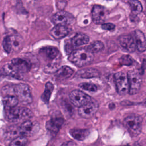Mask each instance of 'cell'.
<instances>
[{
    "instance_id": "6da1fadb",
    "label": "cell",
    "mask_w": 146,
    "mask_h": 146,
    "mask_svg": "<svg viewBox=\"0 0 146 146\" xmlns=\"http://www.w3.org/2000/svg\"><path fill=\"white\" fill-rule=\"evenodd\" d=\"M5 116L6 119L10 122H24L32 117L33 113L26 107H15L10 109H5Z\"/></svg>"
},
{
    "instance_id": "7a4b0ae2",
    "label": "cell",
    "mask_w": 146,
    "mask_h": 146,
    "mask_svg": "<svg viewBox=\"0 0 146 146\" xmlns=\"http://www.w3.org/2000/svg\"><path fill=\"white\" fill-rule=\"evenodd\" d=\"M94 54L84 48L74 50L69 54L68 60L75 66L82 67L89 64L94 60Z\"/></svg>"
},
{
    "instance_id": "3957f363",
    "label": "cell",
    "mask_w": 146,
    "mask_h": 146,
    "mask_svg": "<svg viewBox=\"0 0 146 146\" xmlns=\"http://www.w3.org/2000/svg\"><path fill=\"white\" fill-rule=\"evenodd\" d=\"M142 122V117L139 115H132L124 119L123 124L132 136H136L139 135L141 132Z\"/></svg>"
},
{
    "instance_id": "277c9868",
    "label": "cell",
    "mask_w": 146,
    "mask_h": 146,
    "mask_svg": "<svg viewBox=\"0 0 146 146\" xmlns=\"http://www.w3.org/2000/svg\"><path fill=\"white\" fill-rule=\"evenodd\" d=\"M14 92L18 101L23 104H30L33 101V96L30 87L25 83H19L15 86Z\"/></svg>"
},
{
    "instance_id": "5b68a950",
    "label": "cell",
    "mask_w": 146,
    "mask_h": 146,
    "mask_svg": "<svg viewBox=\"0 0 146 146\" xmlns=\"http://www.w3.org/2000/svg\"><path fill=\"white\" fill-rule=\"evenodd\" d=\"M89 41L88 36L85 34L79 33L74 37L67 40L65 44V50L67 54H70L74 48L86 44Z\"/></svg>"
},
{
    "instance_id": "8992f818",
    "label": "cell",
    "mask_w": 146,
    "mask_h": 146,
    "mask_svg": "<svg viewBox=\"0 0 146 146\" xmlns=\"http://www.w3.org/2000/svg\"><path fill=\"white\" fill-rule=\"evenodd\" d=\"M128 80V93L130 95H134L137 94L140 89L142 78L139 72L136 71L131 70L127 74Z\"/></svg>"
},
{
    "instance_id": "52a82bcc",
    "label": "cell",
    "mask_w": 146,
    "mask_h": 146,
    "mask_svg": "<svg viewBox=\"0 0 146 146\" xmlns=\"http://www.w3.org/2000/svg\"><path fill=\"white\" fill-rule=\"evenodd\" d=\"M114 79L117 92L120 95H124L128 92L129 85L126 73L121 71L115 73Z\"/></svg>"
},
{
    "instance_id": "ba28073f",
    "label": "cell",
    "mask_w": 146,
    "mask_h": 146,
    "mask_svg": "<svg viewBox=\"0 0 146 146\" xmlns=\"http://www.w3.org/2000/svg\"><path fill=\"white\" fill-rule=\"evenodd\" d=\"M75 18L70 13L60 10L56 13L51 18L52 22L55 26H66L74 23Z\"/></svg>"
},
{
    "instance_id": "9c48e42d",
    "label": "cell",
    "mask_w": 146,
    "mask_h": 146,
    "mask_svg": "<svg viewBox=\"0 0 146 146\" xmlns=\"http://www.w3.org/2000/svg\"><path fill=\"white\" fill-rule=\"evenodd\" d=\"M98 108L99 104L98 102L95 100L91 99L90 102L79 107L78 113L83 118L90 119L96 113Z\"/></svg>"
},
{
    "instance_id": "30bf717a",
    "label": "cell",
    "mask_w": 146,
    "mask_h": 146,
    "mask_svg": "<svg viewBox=\"0 0 146 146\" xmlns=\"http://www.w3.org/2000/svg\"><path fill=\"white\" fill-rule=\"evenodd\" d=\"M69 98L72 104L77 107H80L91 100V98L84 92L75 90L69 94Z\"/></svg>"
},
{
    "instance_id": "8fae6325",
    "label": "cell",
    "mask_w": 146,
    "mask_h": 146,
    "mask_svg": "<svg viewBox=\"0 0 146 146\" xmlns=\"http://www.w3.org/2000/svg\"><path fill=\"white\" fill-rule=\"evenodd\" d=\"M39 130V125L38 123L27 120L23 122L19 127V132L21 136L25 137L31 136L35 134Z\"/></svg>"
},
{
    "instance_id": "7c38bea8",
    "label": "cell",
    "mask_w": 146,
    "mask_h": 146,
    "mask_svg": "<svg viewBox=\"0 0 146 146\" xmlns=\"http://www.w3.org/2000/svg\"><path fill=\"white\" fill-rule=\"evenodd\" d=\"M107 15L106 9L100 5H95L91 10V17L92 21L96 24L104 23Z\"/></svg>"
},
{
    "instance_id": "4fadbf2b",
    "label": "cell",
    "mask_w": 146,
    "mask_h": 146,
    "mask_svg": "<svg viewBox=\"0 0 146 146\" xmlns=\"http://www.w3.org/2000/svg\"><path fill=\"white\" fill-rule=\"evenodd\" d=\"M118 41L120 47L128 52H133L136 49L134 38L130 35L120 36L118 39Z\"/></svg>"
},
{
    "instance_id": "5bb4252c",
    "label": "cell",
    "mask_w": 146,
    "mask_h": 146,
    "mask_svg": "<svg viewBox=\"0 0 146 146\" xmlns=\"http://www.w3.org/2000/svg\"><path fill=\"white\" fill-rule=\"evenodd\" d=\"M10 63L15 71L21 76L23 74L29 72L30 69V63L27 61L20 58L13 59Z\"/></svg>"
},
{
    "instance_id": "9a60e30c",
    "label": "cell",
    "mask_w": 146,
    "mask_h": 146,
    "mask_svg": "<svg viewBox=\"0 0 146 146\" xmlns=\"http://www.w3.org/2000/svg\"><path fill=\"white\" fill-rule=\"evenodd\" d=\"M63 123L64 120L62 118H52L47 121L46 123V128L50 132L56 134L60 130Z\"/></svg>"
},
{
    "instance_id": "2e32d148",
    "label": "cell",
    "mask_w": 146,
    "mask_h": 146,
    "mask_svg": "<svg viewBox=\"0 0 146 146\" xmlns=\"http://www.w3.org/2000/svg\"><path fill=\"white\" fill-rule=\"evenodd\" d=\"M100 76L99 71L94 68H88L79 70L75 75V77L84 79L98 78Z\"/></svg>"
},
{
    "instance_id": "e0dca14e",
    "label": "cell",
    "mask_w": 146,
    "mask_h": 146,
    "mask_svg": "<svg viewBox=\"0 0 146 146\" xmlns=\"http://www.w3.org/2000/svg\"><path fill=\"white\" fill-rule=\"evenodd\" d=\"M133 38L136 49H137L139 52H144L146 48V43L144 33L139 30H136L135 31V36Z\"/></svg>"
},
{
    "instance_id": "ac0fdd59",
    "label": "cell",
    "mask_w": 146,
    "mask_h": 146,
    "mask_svg": "<svg viewBox=\"0 0 146 146\" xmlns=\"http://www.w3.org/2000/svg\"><path fill=\"white\" fill-rule=\"evenodd\" d=\"M69 33V30L66 26H55L51 31L50 35L55 39H59L66 36Z\"/></svg>"
},
{
    "instance_id": "d6986e66",
    "label": "cell",
    "mask_w": 146,
    "mask_h": 146,
    "mask_svg": "<svg viewBox=\"0 0 146 146\" xmlns=\"http://www.w3.org/2000/svg\"><path fill=\"white\" fill-rule=\"evenodd\" d=\"M73 73L74 70L71 68L67 66H64L55 72V76L59 80H64L71 76Z\"/></svg>"
},
{
    "instance_id": "ffe728a7",
    "label": "cell",
    "mask_w": 146,
    "mask_h": 146,
    "mask_svg": "<svg viewBox=\"0 0 146 146\" xmlns=\"http://www.w3.org/2000/svg\"><path fill=\"white\" fill-rule=\"evenodd\" d=\"M40 52L50 60L55 59L59 53L58 49L56 47L53 46L44 47L40 49Z\"/></svg>"
},
{
    "instance_id": "44dd1931",
    "label": "cell",
    "mask_w": 146,
    "mask_h": 146,
    "mask_svg": "<svg viewBox=\"0 0 146 146\" xmlns=\"http://www.w3.org/2000/svg\"><path fill=\"white\" fill-rule=\"evenodd\" d=\"M71 136L78 140H84L90 134V131L87 129H71L69 131Z\"/></svg>"
},
{
    "instance_id": "7402d4cb",
    "label": "cell",
    "mask_w": 146,
    "mask_h": 146,
    "mask_svg": "<svg viewBox=\"0 0 146 146\" xmlns=\"http://www.w3.org/2000/svg\"><path fill=\"white\" fill-rule=\"evenodd\" d=\"M17 98L12 95H7L3 98L2 102L5 107V109H10L15 107L18 103Z\"/></svg>"
},
{
    "instance_id": "603a6c76",
    "label": "cell",
    "mask_w": 146,
    "mask_h": 146,
    "mask_svg": "<svg viewBox=\"0 0 146 146\" xmlns=\"http://www.w3.org/2000/svg\"><path fill=\"white\" fill-rule=\"evenodd\" d=\"M54 85L50 82H47L45 84V89L44 92L41 96V99L44 103H48L51 94L54 90Z\"/></svg>"
},
{
    "instance_id": "cb8c5ba5",
    "label": "cell",
    "mask_w": 146,
    "mask_h": 146,
    "mask_svg": "<svg viewBox=\"0 0 146 146\" xmlns=\"http://www.w3.org/2000/svg\"><path fill=\"white\" fill-rule=\"evenodd\" d=\"M104 44L99 40L95 41L91 43L90 45L84 48L90 52L94 54V53L99 52L104 49Z\"/></svg>"
},
{
    "instance_id": "d4e9b609",
    "label": "cell",
    "mask_w": 146,
    "mask_h": 146,
    "mask_svg": "<svg viewBox=\"0 0 146 146\" xmlns=\"http://www.w3.org/2000/svg\"><path fill=\"white\" fill-rule=\"evenodd\" d=\"M3 71L4 72V73L7 75L13 76L14 78H17V79H20V78L22 77L21 75H20L14 69V68L13 67V65L11 64V63H10V62L9 63H6L3 67Z\"/></svg>"
},
{
    "instance_id": "484cf974",
    "label": "cell",
    "mask_w": 146,
    "mask_h": 146,
    "mask_svg": "<svg viewBox=\"0 0 146 146\" xmlns=\"http://www.w3.org/2000/svg\"><path fill=\"white\" fill-rule=\"evenodd\" d=\"M129 3L131 9V13L133 15L136 16L142 11L143 6L140 1L132 0L129 1Z\"/></svg>"
},
{
    "instance_id": "4316f807",
    "label": "cell",
    "mask_w": 146,
    "mask_h": 146,
    "mask_svg": "<svg viewBox=\"0 0 146 146\" xmlns=\"http://www.w3.org/2000/svg\"><path fill=\"white\" fill-rule=\"evenodd\" d=\"M11 41L12 50L14 51L19 50L22 46L23 40L21 36L17 35H13L10 36Z\"/></svg>"
},
{
    "instance_id": "83f0119b",
    "label": "cell",
    "mask_w": 146,
    "mask_h": 146,
    "mask_svg": "<svg viewBox=\"0 0 146 146\" xmlns=\"http://www.w3.org/2000/svg\"><path fill=\"white\" fill-rule=\"evenodd\" d=\"M28 140L27 137L23 136H19L10 142L9 146H25Z\"/></svg>"
},
{
    "instance_id": "f1b7e54d",
    "label": "cell",
    "mask_w": 146,
    "mask_h": 146,
    "mask_svg": "<svg viewBox=\"0 0 146 146\" xmlns=\"http://www.w3.org/2000/svg\"><path fill=\"white\" fill-rule=\"evenodd\" d=\"M3 47L5 50L7 52L9 53L12 50V46H11V38L10 36H6L4 38L3 42H2Z\"/></svg>"
},
{
    "instance_id": "f546056e",
    "label": "cell",
    "mask_w": 146,
    "mask_h": 146,
    "mask_svg": "<svg viewBox=\"0 0 146 146\" xmlns=\"http://www.w3.org/2000/svg\"><path fill=\"white\" fill-rule=\"evenodd\" d=\"M79 86L81 88L84 90L92 91V92H95L98 89L94 83H82L79 84Z\"/></svg>"
},
{
    "instance_id": "4dcf8cb0",
    "label": "cell",
    "mask_w": 146,
    "mask_h": 146,
    "mask_svg": "<svg viewBox=\"0 0 146 146\" xmlns=\"http://www.w3.org/2000/svg\"><path fill=\"white\" fill-rule=\"evenodd\" d=\"M120 62L123 65L131 66L133 64L135 60L129 55H124L120 59Z\"/></svg>"
},
{
    "instance_id": "1f68e13d",
    "label": "cell",
    "mask_w": 146,
    "mask_h": 146,
    "mask_svg": "<svg viewBox=\"0 0 146 146\" xmlns=\"http://www.w3.org/2000/svg\"><path fill=\"white\" fill-rule=\"evenodd\" d=\"M102 28L103 30L112 31L115 28V25L112 23H104L102 25Z\"/></svg>"
},
{
    "instance_id": "d6a6232c",
    "label": "cell",
    "mask_w": 146,
    "mask_h": 146,
    "mask_svg": "<svg viewBox=\"0 0 146 146\" xmlns=\"http://www.w3.org/2000/svg\"><path fill=\"white\" fill-rule=\"evenodd\" d=\"M61 146H77L76 143L73 141H68L62 144Z\"/></svg>"
},
{
    "instance_id": "836d02e7",
    "label": "cell",
    "mask_w": 146,
    "mask_h": 146,
    "mask_svg": "<svg viewBox=\"0 0 146 146\" xmlns=\"http://www.w3.org/2000/svg\"><path fill=\"white\" fill-rule=\"evenodd\" d=\"M134 146H144V145H143V144H142V143H136L135 144V145H134Z\"/></svg>"
}]
</instances>
